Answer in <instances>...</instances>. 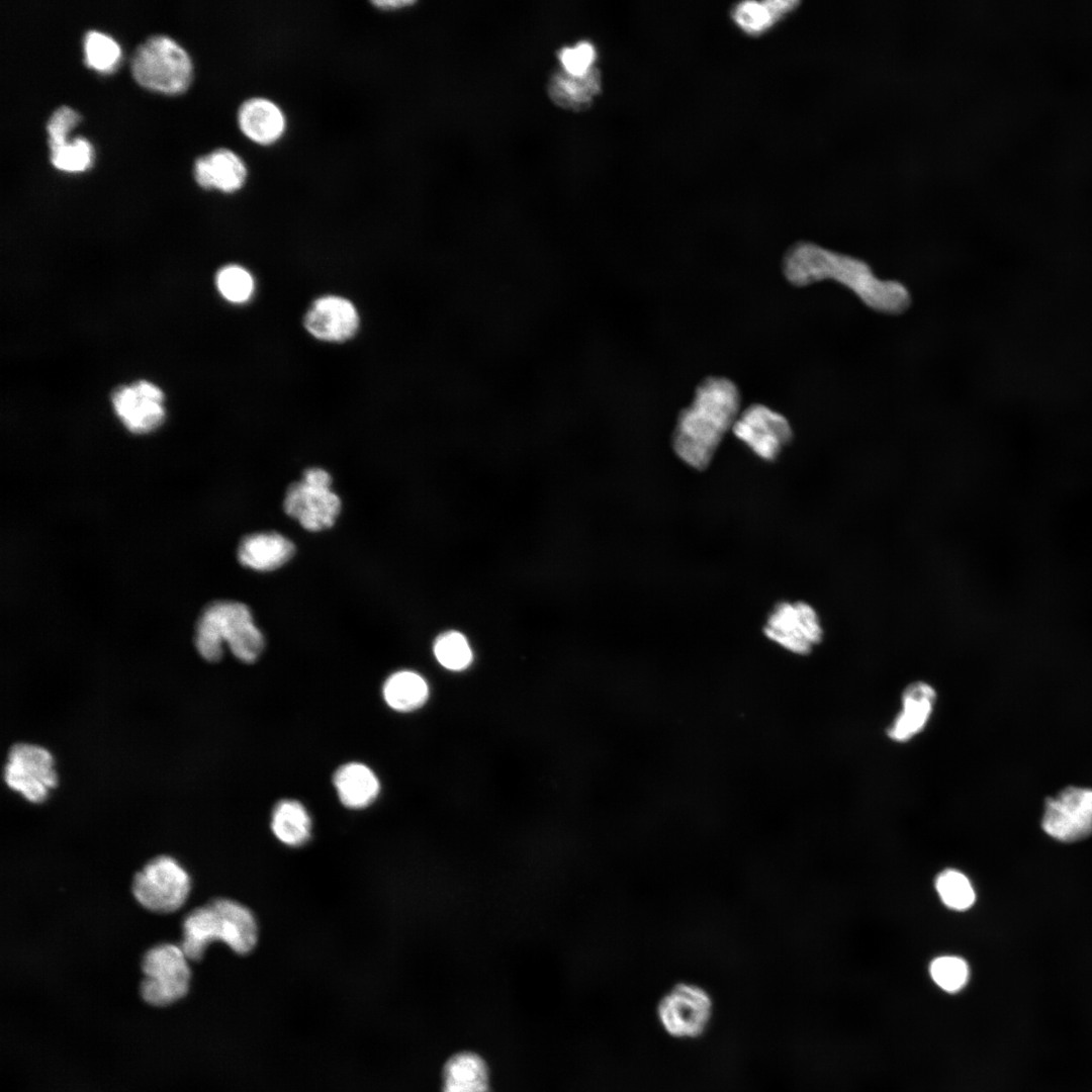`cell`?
<instances>
[{"instance_id":"ba28073f","label":"cell","mask_w":1092,"mask_h":1092,"mask_svg":"<svg viewBox=\"0 0 1092 1092\" xmlns=\"http://www.w3.org/2000/svg\"><path fill=\"white\" fill-rule=\"evenodd\" d=\"M131 890L144 908L156 913H171L185 903L190 878L175 858L160 855L134 875Z\"/></svg>"},{"instance_id":"f1b7e54d","label":"cell","mask_w":1092,"mask_h":1092,"mask_svg":"<svg viewBox=\"0 0 1092 1092\" xmlns=\"http://www.w3.org/2000/svg\"><path fill=\"white\" fill-rule=\"evenodd\" d=\"M929 975L941 990L957 993L967 985L970 968L961 957L940 956L930 963Z\"/></svg>"},{"instance_id":"44dd1931","label":"cell","mask_w":1092,"mask_h":1092,"mask_svg":"<svg viewBox=\"0 0 1092 1092\" xmlns=\"http://www.w3.org/2000/svg\"><path fill=\"white\" fill-rule=\"evenodd\" d=\"M442 1092H489V1072L476 1053L459 1052L443 1068Z\"/></svg>"},{"instance_id":"ac0fdd59","label":"cell","mask_w":1092,"mask_h":1092,"mask_svg":"<svg viewBox=\"0 0 1092 1092\" xmlns=\"http://www.w3.org/2000/svg\"><path fill=\"white\" fill-rule=\"evenodd\" d=\"M238 123L249 140L261 146L275 144L286 128V118L281 108L263 97L250 98L242 103Z\"/></svg>"},{"instance_id":"30bf717a","label":"cell","mask_w":1092,"mask_h":1092,"mask_svg":"<svg viewBox=\"0 0 1092 1092\" xmlns=\"http://www.w3.org/2000/svg\"><path fill=\"white\" fill-rule=\"evenodd\" d=\"M764 635L784 649L808 655L823 640L824 630L816 610L808 603L781 602L763 627Z\"/></svg>"},{"instance_id":"cb8c5ba5","label":"cell","mask_w":1092,"mask_h":1092,"mask_svg":"<svg viewBox=\"0 0 1092 1092\" xmlns=\"http://www.w3.org/2000/svg\"><path fill=\"white\" fill-rule=\"evenodd\" d=\"M386 704L393 710L410 712L421 708L428 700L430 690L426 679L413 670L392 673L382 689Z\"/></svg>"},{"instance_id":"7402d4cb","label":"cell","mask_w":1092,"mask_h":1092,"mask_svg":"<svg viewBox=\"0 0 1092 1092\" xmlns=\"http://www.w3.org/2000/svg\"><path fill=\"white\" fill-rule=\"evenodd\" d=\"M333 782L340 801L352 809L370 805L380 790L376 775L360 762H349L340 766L334 774Z\"/></svg>"},{"instance_id":"484cf974","label":"cell","mask_w":1092,"mask_h":1092,"mask_svg":"<svg viewBox=\"0 0 1092 1092\" xmlns=\"http://www.w3.org/2000/svg\"><path fill=\"white\" fill-rule=\"evenodd\" d=\"M934 886L941 902L949 909L965 911L971 908L976 900L971 881L960 871L944 870L937 875Z\"/></svg>"},{"instance_id":"83f0119b","label":"cell","mask_w":1092,"mask_h":1092,"mask_svg":"<svg viewBox=\"0 0 1092 1092\" xmlns=\"http://www.w3.org/2000/svg\"><path fill=\"white\" fill-rule=\"evenodd\" d=\"M84 61L87 66L100 71H111L120 57L116 41L97 30H88L83 37Z\"/></svg>"},{"instance_id":"d4e9b609","label":"cell","mask_w":1092,"mask_h":1092,"mask_svg":"<svg viewBox=\"0 0 1092 1092\" xmlns=\"http://www.w3.org/2000/svg\"><path fill=\"white\" fill-rule=\"evenodd\" d=\"M271 829L284 844L299 846L310 837L311 820L301 803L281 800L272 811Z\"/></svg>"},{"instance_id":"3957f363","label":"cell","mask_w":1092,"mask_h":1092,"mask_svg":"<svg viewBox=\"0 0 1092 1092\" xmlns=\"http://www.w3.org/2000/svg\"><path fill=\"white\" fill-rule=\"evenodd\" d=\"M181 948L189 961H199L207 946L222 941L244 954L254 948L258 927L252 912L230 899H216L192 910L183 920Z\"/></svg>"},{"instance_id":"2e32d148","label":"cell","mask_w":1092,"mask_h":1092,"mask_svg":"<svg viewBox=\"0 0 1092 1092\" xmlns=\"http://www.w3.org/2000/svg\"><path fill=\"white\" fill-rule=\"evenodd\" d=\"M937 700L935 689L923 680L909 684L901 697V709L887 728L894 742L905 743L919 735L927 726Z\"/></svg>"},{"instance_id":"9a60e30c","label":"cell","mask_w":1092,"mask_h":1092,"mask_svg":"<svg viewBox=\"0 0 1092 1092\" xmlns=\"http://www.w3.org/2000/svg\"><path fill=\"white\" fill-rule=\"evenodd\" d=\"M303 324L313 338L340 343L356 334L359 314L349 299L339 295H325L313 301Z\"/></svg>"},{"instance_id":"6da1fadb","label":"cell","mask_w":1092,"mask_h":1092,"mask_svg":"<svg viewBox=\"0 0 1092 1092\" xmlns=\"http://www.w3.org/2000/svg\"><path fill=\"white\" fill-rule=\"evenodd\" d=\"M783 270L787 280L800 287L833 279L879 312L901 313L911 303L910 293L902 283L880 280L866 262L813 243L794 244L784 256Z\"/></svg>"},{"instance_id":"f546056e","label":"cell","mask_w":1092,"mask_h":1092,"mask_svg":"<svg viewBox=\"0 0 1092 1092\" xmlns=\"http://www.w3.org/2000/svg\"><path fill=\"white\" fill-rule=\"evenodd\" d=\"M215 283L221 296L237 304L248 301L255 289L252 274L239 265H228L221 268L216 274Z\"/></svg>"},{"instance_id":"5bb4252c","label":"cell","mask_w":1092,"mask_h":1092,"mask_svg":"<svg viewBox=\"0 0 1092 1092\" xmlns=\"http://www.w3.org/2000/svg\"><path fill=\"white\" fill-rule=\"evenodd\" d=\"M112 405L124 427L133 434H147L165 419L164 394L154 383L141 380L114 390Z\"/></svg>"},{"instance_id":"4dcf8cb0","label":"cell","mask_w":1092,"mask_h":1092,"mask_svg":"<svg viewBox=\"0 0 1092 1092\" xmlns=\"http://www.w3.org/2000/svg\"><path fill=\"white\" fill-rule=\"evenodd\" d=\"M51 163L67 172L86 170L92 161V149L87 140L76 136L70 142L49 145Z\"/></svg>"},{"instance_id":"ffe728a7","label":"cell","mask_w":1092,"mask_h":1092,"mask_svg":"<svg viewBox=\"0 0 1092 1092\" xmlns=\"http://www.w3.org/2000/svg\"><path fill=\"white\" fill-rule=\"evenodd\" d=\"M602 90V76L598 68L583 76H573L564 71L552 75L548 92L558 106L581 111L590 106Z\"/></svg>"},{"instance_id":"52a82bcc","label":"cell","mask_w":1092,"mask_h":1092,"mask_svg":"<svg viewBox=\"0 0 1092 1092\" xmlns=\"http://www.w3.org/2000/svg\"><path fill=\"white\" fill-rule=\"evenodd\" d=\"M331 475L322 468H308L285 494V513L308 531H322L334 525L341 509L339 496L332 490Z\"/></svg>"},{"instance_id":"d6986e66","label":"cell","mask_w":1092,"mask_h":1092,"mask_svg":"<svg viewBox=\"0 0 1092 1092\" xmlns=\"http://www.w3.org/2000/svg\"><path fill=\"white\" fill-rule=\"evenodd\" d=\"M293 543L277 532H259L246 536L238 548L242 565L258 571L274 570L293 555Z\"/></svg>"},{"instance_id":"836d02e7","label":"cell","mask_w":1092,"mask_h":1092,"mask_svg":"<svg viewBox=\"0 0 1092 1092\" xmlns=\"http://www.w3.org/2000/svg\"><path fill=\"white\" fill-rule=\"evenodd\" d=\"M376 8L381 10H397L415 4V1L411 0H388V1H373L371 3Z\"/></svg>"},{"instance_id":"603a6c76","label":"cell","mask_w":1092,"mask_h":1092,"mask_svg":"<svg viewBox=\"0 0 1092 1092\" xmlns=\"http://www.w3.org/2000/svg\"><path fill=\"white\" fill-rule=\"evenodd\" d=\"M799 5L795 0L742 1L730 11L735 25L750 36L768 31Z\"/></svg>"},{"instance_id":"5b68a950","label":"cell","mask_w":1092,"mask_h":1092,"mask_svg":"<svg viewBox=\"0 0 1092 1092\" xmlns=\"http://www.w3.org/2000/svg\"><path fill=\"white\" fill-rule=\"evenodd\" d=\"M130 71L143 87L176 94L189 85L192 65L187 53L175 40L155 34L136 47L130 59Z\"/></svg>"},{"instance_id":"8fae6325","label":"cell","mask_w":1092,"mask_h":1092,"mask_svg":"<svg viewBox=\"0 0 1092 1092\" xmlns=\"http://www.w3.org/2000/svg\"><path fill=\"white\" fill-rule=\"evenodd\" d=\"M7 786L27 801L41 803L57 785L52 754L38 745L16 743L9 752L4 767Z\"/></svg>"},{"instance_id":"277c9868","label":"cell","mask_w":1092,"mask_h":1092,"mask_svg":"<svg viewBox=\"0 0 1092 1092\" xmlns=\"http://www.w3.org/2000/svg\"><path fill=\"white\" fill-rule=\"evenodd\" d=\"M194 643L207 661H218L222 644L241 661L254 662L264 648V637L256 627L249 608L239 602L215 601L207 605L195 627Z\"/></svg>"},{"instance_id":"7c38bea8","label":"cell","mask_w":1092,"mask_h":1092,"mask_svg":"<svg viewBox=\"0 0 1092 1092\" xmlns=\"http://www.w3.org/2000/svg\"><path fill=\"white\" fill-rule=\"evenodd\" d=\"M1042 829L1055 839L1078 841L1092 833V789L1068 787L1045 802Z\"/></svg>"},{"instance_id":"1f68e13d","label":"cell","mask_w":1092,"mask_h":1092,"mask_svg":"<svg viewBox=\"0 0 1092 1092\" xmlns=\"http://www.w3.org/2000/svg\"><path fill=\"white\" fill-rule=\"evenodd\" d=\"M563 71L573 76H583L590 72L597 60L596 48L588 41H581L573 47L563 48L558 54Z\"/></svg>"},{"instance_id":"d6a6232c","label":"cell","mask_w":1092,"mask_h":1092,"mask_svg":"<svg viewBox=\"0 0 1092 1092\" xmlns=\"http://www.w3.org/2000/svg\"><path fill=\"white\" fill-rule=\"evenodd\" d=\"M79 119L80 115L69 106L62 105L56 108L49 117L46 125L49 134V145L65 142L67 132L79 121Z\"/></svg>"},{"instance_id":"e0dca14e","label":"cell","mask_w":1092,"mask_h":1092,"mask_svg":"<svg viewBox=\"0 0 1092 1092\" xmlns=\"http://www.w3.org/2000/svg\"><path fill=\"white\" fill-rule=\"evenodd\" d=\"M247 167L235 152L219 148L194 161V178L205 189L216 188L232 193L241 189L247 179Z\"/></svg>"},{"instance_id":"4316f807","label":"cell","mask_w":1092,"mask_h":1092,"mask_svg":"<svg viewBox=\"0 0 1092 1092\" xmlns=\"http://www.w3.org/2000/svg\"><path fill=\"white\" fill-rule=\"evenodd\" d=\"M433 652L439 664L451 671H462L473 660L467 638L455 630L441 633L434 642Z\"/></svg>"},{"instance_id":"9c48e42d","label":"cell","mask_w":1092,"mask_h":1092,"mask_svg":"<svg viewBox=\"0 0 1092 1092\" xmlns=\"http://www.w3.org/2000/svg\"><path fill=\"white\" fill-rule=\"evenodd\" d=\"M656 1014L661 1027L670 1036L697 1038L711 1022L713 1002L704 988L692 983H679L659 1000Z\"/></svg>"},{"instance_id":"4fadbf2b","label":"cell","mask_w":1092,"mask_h":1092,"mask_svg":"<svg viewBox=\"0 0 1092 1092\" xmlns=\"http://www.w3.org/2000/svg\"><path fill=\"white\" fill-rule=\"evenodd\" d=\"M733 434L759 458L771 461L793 438L789 421L771 408L754 403L739 414Z\"/></svg>"},{"instance_id":"7a4b0ae2","label":"cell","mask_w":1092,"mask_h":1092,"mask_svg":"<svg viewBox=\"0 0 1092 1092\" xmlns=\"http://www.w3.org/2000/svg\"><path fill=\"white\" fill-rule=\"evenodd\" d=\"M740 393L729 379L710 376L697 387L691 404L678 416L672 448L692 468L705 469L739 416Z\"/></svg>"},{"instance_id":"8992f818","label":"cell","mask_w":1092,"mask_h":1092,"mask_svg":"<svg viewBox=\"0 0 1092 1092\" xmlns=\"http://www.w3.org/2000/svg\"><path fill=\"white\" fill-rule=\"evenodd\" d=\"M188 961L180 945L162 943L150 948L142 961L140 992L144 1001L164 1007L183 998L191 979Z\"/></svg>"}]
</instances>
